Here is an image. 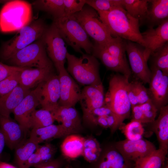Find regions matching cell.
Returning a JSON list of instances; mask_svg holds the SVG:
<instances>
[{"mask_svg":"<svg viewBox=\"0 0 168 168\" xmlns=\"http://www.w3.org/2000/svg\"><path fill=\"white\" fill-rule=\"evenodd\" d=\"M168 17V0H149L145 22L149 28L158 25Z\"/></svg>","mask_w":168,"mask_h":168,"instance_id":"obj_26","label":"cell"},{"mask_svg":"<svg viewBox=\"0 0 168 168\" xmlns=\"http://www.w3.org/2000/svg\"><path fill=\"white\" fill-rule=\"evenodd\" d=\"M105 95L102 83L97 85L85 86L81 90L79 101L83 113L104 105Z\"/></svg>","mask_w":168,"mask_h":168,"instance_id":"obj_20","label":"cell"},{"mask_svg":"<svg viewBox=\"0 0 168 168\" xmlns=\"http://www.w3.org/2000/svg\"><path fill=\"white\" fill-rule=\"evenodd\" d=\"M141 34L145 45L144 55L147 62L156 50L168 42V19L163 21L156 28H149Z\"/></svg>","mask_w":168,"mask_h":168,"instance_id":"obj_15","label":"cell"},{"mask_svg":"<svg viewBox=\"0 0 168 168\" xmlns=\"http://www.w3.org/2000/svg\"><path fill=\"white\" fill-rule=\"evenodd\" d=\"M71 134L62 124H51L42 128L32 129L29 138L39 143L53 139L59 138Z\"/></svg>","mask_w":168,"mask_h":168,"instance_id":"obj_25","label":"cell"},{"mask_svg":"<svg viewBox=\"0 0 168 168\" xmlns=\"http://www.w3.org/2000/svg\"><path fill=\"white\" fill-rule=\"evenodd\" d=\"M97 12L112 37L135 42L144 47L139 21L131 16L122 7Z\"/></svg>","mask_w":168,"mask_h":168,"instance_id":"obj_1","label":"cell"},{"mask_svg":"<svg viewBox=\"0 0 168 168\" xmlns=\"http://www.w3.org/2000/svg\"><path fill=\"white\" fill-rule=\"evenodd\" d=\"M91 164L90 168H132L134 163L124 157L114 146L101 152L98 160Z\"/></svg>","mask_w":168,"mask_h":168,"instance_id":"obj_19","label":"cell"},{"mask_svg":"<svg viewBox=\"0 0 168 168\" xmlns=\"http://www.w3.org/2000/svg\"><path fill=\"white\" fill-rule=\"evenodd\" d=\"M149 88L147 89L150 98L158 110L167 105L168 101V74L153 66Z\"/></svg>","mask_w":168,"mask_h":168,"instance_id":"obj_12","label":"cell"},{"mask_svg":"<svg viewBox=\"0 0 168 168\" xmlns=\"http://www.w3.org/2000/svg\"><path fill=\"white\" fill-rule=\"evenodd\" d=\"M112 113L108 106L104 105L100 107L83 113V118L86 122L93 124L95 120L98 117L106 116Z\"/></svg>","mask_w":168,"mask_h":168,"instance_id":"obj_39","label":"cell"},{"mask_svg":"<svg viewBox=\"0 0 168 168\" xmlns=\"http://www.w3.org/2000/svg\"><path fill=\"white\" fill-rule=\"evenodd\" d=\"M91 54L96 58L100 59L108 69L130 78L132 72L127 61L112 55L102 45L93 44Z\"/></svg>","mask_w":168,"mask_h":168,"instance_id":"obj_18","label":"cell"},{"mask_svg":"<svg viewBox=\"0 0 168 168\" xmlns=\"http://www.w3.org/2000/svg\"><path fill=\"white\" fill-rule=\"evenodd\" d=\"M142 123L134 120L125 124L123 123L119 128L121 130L126 139L136 141L143 138L144 128Z\"/></svg>","mask_w":168,"mask_h":168,"instance_id":"obj_34","label":"cell"},{"mask_svg":"<svg viewBox=\"0 0 168 168\" xmlns=\"http://www.w3.org/2000/svg\"><path fill=\"white\" fill-rule=\"evenodd\" d=\"M127 94L131 107L139 105L134 81L129 82L127 88Z\"/></svg>","mask_w":168,"mask_h":168,"instance_id":"obj_45","label":"cell"},{"mask_svg":"<svg viewBox=\"0 0 168 168\" xmlns=\"http://www.w3.org/2000/svg\"><path fill=\"white\" fill-rule=\"evenodd\" d=\"M39 145L29 138L26 139L15 149V161L18 168H25L29 159Z\"/></svg>","mask_w":168,"mask_h":168,"instance_id":"obj_30","label":"cell"},{"mask_svg":"<svg viewBox=\"0 0 168 168\" xmlns=\"http://www.w3.org/2000/svg\"><path fill=\"white\" fill-rule=\"evenodd\" d=\"M88 36L95 44H102L110 40L112 37L107 28L100 20L96 11L87 5L73 15Z\"/></svg>","mask_w":168,"mask_h":168,"instance_id":"obj_8","label":"cell"},{"mask_svg":"<svg viewBox=\"0 0 168 168\" xmlns=\"http://www.w3.org/2000/svg\"><path fill=\"white\" fill-rule=\"evenodd\" d=\"M162 168H168V164H166V165H164Z\"/></svg>","mask_w":168,"mask_h":168,"instance_id":"obj_54","label":"cell"},{"mask_svg":"<svg viewBox=\"0 0 168 168\" xmlns=\"http://www.w3.org/2000/svg\"><path fill=\"white\" fill-rule=\"evenodd\" d=\"M0 168H18L9 163L0 161Z\"/></svg>","mask_w":168,"mask_h":168,"instance_id":"obj_52","label":"cell"},{"mask_svg":"<svg viewBox=\"0 0 168 168\" xmlns=\"http://www.w3.org/2000/svg\"><path fill=\"white\" fill-rule=\"evenodd\" d=\"M149 0H122V6L132 17L137 19L140 25L145 22Z\"/></svg>","mask_w":168,"mask_h":168,"instance_id":"obj_28","label":"cell"},{"mask_svg":"<svg viewBox=\"0 0 168 168\" xmlns=\"http://www.w3.org/2000/svg\"><path fill=\"white\" fill-rule=\"evenodd\" d=\"M54 73L53 67L26 68L20 72L19 85L27 89L30 90L46 81Z\"/></svg>","mask_w":168,"mask_h":168,"instance_id":"obj_22","label":"cell"},{"mask_svg":"<svg viewBox=\"0 0 168 168\" xmlns=\"http://www.w3.org/2000/svg\"><path fill=\"white\" fill-rule=\"evenodd\" d=\"M93 124L99 125L105 128H109L105 116L98 117L96 119Z\"/></svg>","mask_w":168,"mask_h":168,"instance_id":"obj_50","label":"cell"},{"mask_svg":"<svg viewBox=\"0 0 168 168\" xmlns=\"http://www.w3.org/2000/svg\"><path fill=\"white\" fill-rule=\"evenodd\" d=\"M31 4L21 0L9 1L0 11V31L8 33L18 31L32 21Z\"/></svg>","mask_w":168,"mask_h":168,"instance_id":"obj_4","label":"cell"},{"mask_svg":"<svg viewBox=\"0 0 168 168\" xmlns=\"http://www.w3.org/2000/svg\"><path fill=\"white\" fill-rule=\"evenodd\" d=\"M112 55L127 61L125 52V40L119 37H113L108 42L102 44Z\"/></svg>","mask_w":168,"mask_h":168,"instance_id":"obj_35","label":"cell"},{"mask_svg":"<svg viewBox=\"0 0 168 168\" xmlns=\"http://www.w3.org/2000/svg\"><path fill=\"white\" fill-rule=\"evenodd\" d=\"M132 113V120L139 121L142 124L146 123L140 105L131 107Z\"/></svg>","mask_w":168,"mask_h":168,"instance_id":"obj_47","label":"cell"},{"mask_svg":"<svg viewBox=\"0 0 168 168\" xmlns=\"http://www.w3.org/2000/svg\"><path fill=\"white\" fill-rule=\"evenodd\" d=\"M108 125L112 133H114L119 127L118 119L115 115L112 113L105 116Z\"/></svg>","mask_w":168,"mask_h":168,"instance_id":"obj_48","label":"cell"},{"mask_svg":"<svg viewBox=\"0 0 168 168\" xmlns=\"http://www.w3.org/2000/svg\"><path fill=\"white\" fill-rule=\"evenodd\" d=\"M56 149L52 144L46 143L43 145H39L35 151V153L40 155H46L55 153Z\"/></svg>","mask_w":168,"mask_h":168,"instance_id":"obj_49","label":"cell"},{"mask_svg":"<svg viewBox=\"0 0 168 168\" xmlns=\"http://www.w3.org/2000/svg\"><path fill=\"white\" fill-rule=\"evenodd\" d=\"M32 4L37 9L51 15L53 20L64 16L63 0H37Z\"/></svg>","mask_w":168,"mask_h":168,"instance_id":"obj_31","label":"cell"},{"mask_svg":"<svg viewBox=\"0 0 168 168\" xmlns=\"http://www.w3.org/2000/svg\"><path fill=\"white\" fill-rule=\"evenodd\" d=\"M60 86V106L74 107L79 101L81 90L64 67L60 66L57 71Z\"/></svg>","mask_w":168,"mask_h":168,"instance_id":"obj_13","label":"cell"},{"mask_svg":"<svg viewBox=\"0 0 168 168\" xmlns=\"http://www.w3.org/2000/svg\"><path fill=\"white\" fill-rule=\"evenodd\" d=\"M5 144V138L0 129V158Z\"/></svg>","mask_w":168,"mask_h":168,"instance_id":"obj_51","label":"cell"},{"mask_svg":"<svg viewBox=\"0 0 168 168\" xmlns=\"http://www.w3.org/2000/svg\"><path fill=\"white\" fill-rule=\"evenodd\" d=\"M114 147L124 157L134 163L156 149L152 142L143 138L136 141L126 139L116 142Z\"/></svg>","mask_w":168,"mask_h":168,"instance_id":"obj_14","label":"cell"},{"mask_svg":"<svg viewBox=\"0 0 168 168\" xmlns=\"http://www.w3.org/2000/svg\"><path fill=\"white\" fill-rule=\"evenodd\" d=\"M102 150L98 141L92 137L84 138L82 156L90 163L96 162L100 156Z\"/></svg>","mask_w":168,"mask_h":168,"instance_id":"obj_32","label":"cell"},{"mask_svg":"<svg viewBox=\"0 0 168 168\" xmlns=\"http://www.w3.org/2000/svg\"><path fill=\"white\" fill-rule=\"evenodd\" d=\"M30 91L22 100L13 112L16 121L24 128H30V119L33 112L40 105L43 82Z\"/></svg>","mask_w":168,"mask_h":168,"instance_id":"obj_10","label":"cell"},{"mask_svg":"<svg viewBox=\"0 0 168 168\" xmlns=\"http://www.w3.org/2000/svg\"></svg>","mask_w":168,"mask_h":168,"instance_id":"obj_55","label":"cell"},{"mask_svg":"<svg viewBox=\"0 0 168 168\" xmlns=\"http://www.w3.org/2000/svg\"><path fill=\"white\" fill-rule=\"evenodd\" d=\"M60 95L58 75L54 73L43 82L40 103L42 109L54 112L59 106Z\"/></svg>","mask_w":168,"mask_h":168,"instance_id":"obj_17","label":"cell"},{"mask_svg":"<svg viewBox=\"0 0 168 168\" xmlns=\"http://www.w3.org/2000/svg\"><path fill=\"white\" fill-rule=\"evenodd\" d=\"M160 114L156 120L151 123V130L156 135L159 143V148L168 152V106L159 110Z\"/></svg>","mask_w":168,"mask_h":168,"instance_id":"obj_23","label":"cell"},{"mask_svg":"<svg viewBox=\"0 0 168 168\" xmlns=\"http://www.w3.org/2000/svg\"><path fill=\"white\" fill-rule=\"evenodd\" d=\"M64 168H74V167L71 164L68 163L65 166Z\"/></svg>","mask_w":168,"mask_h":168,"instance_id":"obj_53","label":"cell"},{"mask_svg":"<svg viewBox=\"0 0 168 168\" xmlns=\"http://www.w3.org/2000/svg\"><path fill=\"white\" fill-rule=\"evenodd\" d=\"M48 26L40 18L21 29L16 35L3 44L0 52L1 59L7 61L15 53L41 38Z\"/></svg>","mask_w":168,"mask_h":168,"instance_id":"obj_5","label":"cell"},{"mask_svg":"<svg viewBox=\"0 0 168 168\" xmlns=\"http://www.w3.org/2000/svg\"><path fill=\"white\" fill-rule=\"evenodd\" d=\"M125 42L126 52L128 55L131 72L142 83L148 84L151 72L144 58V47L135 42L126 40Z\"/></svg>","mask_w":168,"mask_h":168,"instance_id":"obj_11","label":"cell"},{"mask_svg":"<svg viewBox=\"0 0 168 168\" xmlns=\"http://www.w3.org/2000/svg\"><path fill=\"white\" fill-rule=\"evenodd\" d=\"M52 113L55 120L61 123L64 128L71 134L77 133L82 128L80 117L74 107L59 106Z\"/></svg>","mask_w":168,"mask_h":168,"instance_id":"obj_21","label":"cell"},{"mask_svg":"<svg viewBox=\"0 0 168 168\" xmlns=\"http://www.w3.org/2000/svg\"><path fill=\"white\" fill-rule=\"evenodd\" d=\"M129 78L119 73L113 74L109 80L108 90L105 95L104 105L108 106L115 115L119 127L124 120L129 117L131 110L127 94Z\"/></svg>","mask_w":168,"mask_h":168,"instance_id":"obj_2","label":"cell"},{"mask_svg":"<svg viewBox=\"0 0 168 168\" xmlns=\"http://www.w3.org/2000/svg\"><path fill=\"white\" fill-rule=\"evenodd\" d=\"M55 153H51L46 155H40L35 152L33 153L29 159L25 168L31 167L35 168L53 159Z\"/></svg>","mask_w":168,"mask_h":168,"instance_id":"obj_41","label":"cell"},{"mask_svg":"<svg viewBox=\"0 0 168 168\" xmlns=\"http://www.w3.org/2000/svg\"><path fill=\"white\" fill-rule=\"evenodd\" d=\"M84 141V138L74 134L66 136L61 146L63 156L71 160L82 156Z\"/></svg>","mask_w":168,"mask_h":168,"instance_id":"obj_27","label":"cell"},{"mask_svg":"<svg viewBox=\"0 0 168 168\" xmlns=\"http://www.w3.org/2000/svg\"><path fill=\"white\" fill-rule=\"evenodd\" d=\"M0 129L5 138L6 144L11 150L15 149L26 139L28 131L10 116L0 114Z\"/></svg>","mask_w":168,"mask_h":168,"instance_id":"obj_16","label":"cell"},{"mask_svg":"<svg viewBox=\"0 0 168 168\" xmlns=\"http://www.w3.org/2000/svg\"><path fill=\"white\" fill-rule=\"evenodd\" d=\"M27 68L8 65L0 62V82L14 73L21 72Z\"/></svg>","mask_w":168,"mask_h":168,"instance_id":"obj_44","label":"cell"},{"mask_svg":"<svg viewBox=\"0 0 168 168\" xmlns=\"http://www.w3.org/2000/svg\"><path fill=\"white\" fill-rule=\"evenodd\" d=\"M55 121L50 111L41 109L35 110L32 113L30 119V128L37 129L53 124Z\"/></svg>","mask_w":168,"mask_h":168,"instance_id":"obj_33","label":"cell"},{"mask_svg":"<svg viewBox=\"0 0 168 168\" xmlns=\"http://www.w3.org/2000/svg\"><path fill=\"white\" fill-rule=\"evenodd\" d=\"M21 72H15L0 82V97L12 91L19 84Z\"/></svg>","mask_w":168,"mask_h":168,"instance_id":"obj_38","label":"cell"},{"mask_svg":"<svg viewBox=\"0 0 168 168\" xmlns=\"http://www.w3.org/2000/svg\"><path fill=\"white\" fill-rule=\"evenodd\" d=\"M6 61L12 66L21 67H53L42 37L17 51Z\"/></svg>","mask_w":168,"mask_h":168,"instance_id":"obj_7","label":"cell"},{"mask_svg":"<svg viewBox=\"0 0 168 168\" xmlns=\"http://www.w3.org/2000/svg\"><path fill=\"white\" fill-rule=\"evenodd\" d=\"M152 66L168 74V43L156 50L150 56Z\"/></svg>","mask_w":168,"mask_h":168,"instance_id":"obj_36","label":"cell"},{"mask_svg":"<svg viewBox=\"0 0 168 168\" xmlns=\"http://www.w3.org/2000/svg\"><path fill=\"white\" fill-rule=\"evenodd\" d=\"M64 16H71L81 11L86 0H63Z\"/></svg>","mask_w":168,"mask_h":168,"instance_id":"obj_40","label":"cell"},{"mask_svg":"<svg viewBox=\"0 0 168 168\" xmlns=\"http://www.w3.org/2000/svg\"><path fill=\"white\" fill-rule=\"evenodd\" d=\"M136 94L139 105H140L150 100L147 89L145 87L142 82L138 81H134Z\"/></svg>","mask_w":168,"mask_h":168,"instance_id":"obj_43","label":"cell"},{"mask_svg":"<svg viewBox=\"0 0 168 168\" xmlns=\"http://www.w3.org/2000/svg\"><path fill=\"white\" fill-rule=\"evenodd\" d=\"M67 71L80 84L97 85L102 82L99 73L100 63L91 54H83L80 57L67 53Z\"/></svg>","mask_w":168,"mask_h":168,"instance_id":"obj_3","label":"cell"},{"mask_svg":"<svg viewBox=\"0 0 168 168\" xmlns=\"http://www.w3.org/2000/svg\"><path fill=\"white\" fill-rule=\"evenodd\" d=\"M167 152L159 148L134 162V168H162Z\"/></svg>","mask_w":168,"mask_h":168,"instance_id":"obj_29","label":"cell"},{"mask_svg":"<svg viewBox=\"0 0 168 168\" xmlns=\"http://www.w3.org/2000/svg\"><path fill=\"white\" fill-rule=\"evenodd\" d=\"M61 36L67 44L76 52L82 54L83 49L86 54H91L93 44L80 23L72 16H64L53 20Z\"/></svg>","mask_w":168,"mask_h":168,"instance_id":"obj_6","label":"cell"},{"mask_svg":"<svg viewBox=\"0 0 168 168\" xmlns=\"http://www.w3.org/2000/svg\"><path fill=\"white\" fill-rule=\"evenodd\" d=\"M146 123H151L155 120L158 110L151 100L140 105Z\"/></svg>","mask_w":168,"mask_h":168,"instance_id":"obj_42","label":"cell"},{"mask_svg":"<svg viewBox=\"0 0 168 168\" xmlns=\"http://www.w3.org/2000/svg\"><path fill=\"white\" fill-rule=\"evenodd\" d=\"M68 164L61 159H53L35 168H64Z\"/></svg>","mask_w":168,"mask_h":168,"instance_id":"obj_46","label":"cell"},{"mask_svg":"<svg viewBox=\"0 0 168 168\" xmlns=\"http://www.w3.org/2000/svg\"><path fill=\"white\" fill-rule=\"evenodd\" d=\"M42 37L47 55L57 71L61 66L64 65L66 60L68 51L65 41L53 22Z\"/></svg>","mask_w":168,"mask_h":168,"instance_id":"obj_9","label":"cell"},{"mask_svg":"<svg viewBox=\"0 0 168 168\" xmlns=\"http://www.w3.org/2000/svg\"><path fill=\"white\" fill-rule=\"evenodd\" d=\"M30 91L19 84L12 91L0 97V114L10 116V114Z\"/></svg>","mask_w":168,"mask_h":168,"instance_id":"obj_24","label":"cell"},{"mask_svg":"<svg viewBox=\"0 0 168 168\" xmlns=\"http://www.w3.org/2000/svg\"><path fill=\"white\" fill-rule=\"evenodd\" d=\"M122 0H86V4L97 12H107L117 7L122 6Z\"/></svg>","mask_w":168,"mask_h":168,"instance_id":"obj_37","label":"cell"}]
</instances>
